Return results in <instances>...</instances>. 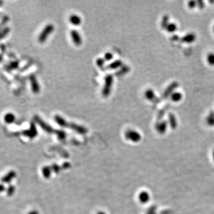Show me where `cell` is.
<instances>
[{
    "mask_svg": "<svg viewBox=\"0 0 214 214\" xmlns=\"http://www.w3.org/2000/svg\"><path fill=\"white\" fill-rule=\"evenodd\" d=\"M54 120L55 122L62 127H69L75 132H77L78 133L81 134L87 133V129L84 127L73 123H69L60 115H56L54 117Z\"/></svg>",
    "mask_w": 214,
    "mask_h": 214,
    "instance_id": "6da1fadb",
    "label": "cell"
},
{
    "mask_svg": "<svg viewBox=\"0 0 214 214\" xmlns=\"http://www.w3.org/2000/svg\"><path fill=\"white\" fill-rule=\"evenodd\" d=\"M113 84V76L112 75H107L104 78V84L102 90V96L104 98L109 96L111 92Z\"/></svg>",
    "mask_w": 214,
    "mask_h": 214,
    "instance_id": "7a4b0ae2",
    "label": "cell"
},
{
    "mask_svg": "<svg viewBox=\"0 0 214 214\" xmlns=\"http://www.w3.org/2000/svg\"><path fill=\"white\" fill-rule=\"evenodd\" d=\"M54 30V26L53 24H48L46 25L43 30L41 31V33L38 37V41L40 43L45 42L48 38L51 35Z\"/></svg>",
    "mask_w": 214,
    "mask_h": 214,
    "instance_id": "3957f363",
    "label": "cell"
},
{
    "mask_svg": "<svg viewBox=\"0 0 214 214\" xmlns=\"http://www.w3.org/2000/svg\"><path fill=\"white\" fill-rule=\"evenodd\" d=\"M34 120L45 132L50 133H52L53 132V128L51 127L50 125H48L47 123H45L44 120H42V118H40L39 116L35 115L34 117Z\"/></svg>",
    "mask_w": 214,
    "mask_h": 214,
    "instance_id": "277c9868",
    "label": "cell"
},
{
    "mask_svg": "<svg viewBox=\"0 0 214 214\" xmlns=\"http://www.w3.org/2000/svg\"><path fill=\"white\" fill-rule=\"evenodd\" d=\"M126 138L127 140H131L135 143L139 142L141 140V135L139 132L136 130H127L125 134Z\"/></svg>",
    "mask_w": 214,
    "mask_h": 214,
    "instance_id": "5b68a950",
    "label": "cell"
},
{
    "mask_svg": "<svg viewBox=\"0 0 214 214\" xmlns=\"http://www.w3.org/2000/svg\"><path fill=\"white\" fill-rule=\"evenodd\" d=\"M22 134L30 139L35 138L38 135V131L35 126V124L33 123H32L30 124L29 129L26 130H24L22 132Z\"/></svg>",
    "mask_w": 214,
    "mask_h": 214,
    "instance_id": "8992f818",
    "label": "cell"
},
{
    "mask_svg": "<svg viewBox=\"0 0 214 214\" xmlns=\"http://www.w3.org/2000/svg\"><path fill=\"white\" fill-rule=\"evenodd\" d=\"M29 80L30 81V85H31V88L32 90L34 93H38L40 92V85L39 84V82L37 80L36 76L33 75H32L29 77Z\"/></svg>",
    "mask_w": 214,
    "mask_h": 214,
    "instance_id": "52a82bcc",
    "label": "cell"
},
{
    "mask_svg": "<svg viewBox=\"0 0 214 214\" xmlns=\"http://www.w3.org/2000/svg\"><path fill=\"white\" fill-rule=\"evenodd\" d=\"M145 96L148 101L154 102V103H158L160 102V99L156 96V95L154 91L151 89H147L145 92Z\"/></svg>",
    "mask_w": 214,
    "mask_h": 214,
    "instance_id": "ba28073f",
    "label": "cell"
},
{
    "mask_svg": "<svg viewBox=\"0 0 214 214\" xmlns=\"http://www.w3.org/2000/svg\"><path fill=\"white\" fill-rule=\"evenodd\" d=\"M70 36L74 44L76 46H80L82 44V38L79 32L76 30L70 31Z\"/></svg>",
    "mask_w": 214,
    "mask_h": 214,
    "instance_id": "9c48e42d",
    "label": "cell"
},
{
    "mask_svg": "<svg viewBox=\"0 0 214 214\" xmlns=\"http://www.w3.org/2000/svg\"><path fill=\"white\" fill-rule=\"evenodd\" d=\"M179 86V84L177 81H174L172 83H171L165 89L163 93V97L166 98H168V96H170L174 92V90H176Z\"/></svg>",
    "mask_w": 214,
    "mask_h": 214,
    "instance_id": "30bf717a",
    "label": "cell"
},
{
    "mask_svg": "<svg viewBox=\"0 0 214 214\" xmlns=\"http://www.w3.org/2000/svg\"><path fill=\"white\" fill-rule=\"evenodd\" d=\"M16 176V173L14 171H10L7 174H6L4 176H3L1 179V181L2 183L5 184H9L14 179Z\"/></svg>",
    "mask_w": 214,
    "mask_h": 214,
    "instance_id": "8fae6325",
    "label": "cell"
},
{
    "mask_svg": "<svg viewBox=\"0 0 214 214\" xmlns=\"http://www.w3.org/2000/svg\"><path fill=\"white\" fill-rule=\"evenodd\" d=\"M167 127L168 122L165 120H162L160 122H158L155 125V129L160 134L165 133L167 130Z\"/></svg>",
    "mask_w": 214,
    "mask_h": 214,
    "instance_id": "7c38bea8",
    "label": "cell"
},
{
    "mask_svg": "<svg viewBox=\"0 0 214 214\" xmlns=\"http://www.w3.org/2000/svg\"><path fill=\"white\" fill-rule=\"evenodd\" d=\"M196 39V35L194 33H189L182 38V41L187 44H190L194 42Z\"/></svg>",
    "mask_w": 214,
    "mask_h": 214,
    "instance_id": "4fadbf2b",
    "label": "cell"
},
{
    "mask_svg": "<svg viewBox=\"0 0 214 214\" xmlns=\"http://www.w3.org/2000/svg\"><path fill=\"white\" fill-rule=\"evenodd\" d=\"M168 123L172 129L174 130L177 127L178 123H177V118L174 115V114H173V113L168 114Z\"/></svg>",
    "mask_w": 214,
    "mask_h": 214,
    "instance_id": "5bb4252c",
    "label": "cell"
},
{
    "mask_svg": "<svg viewBox=\"0 0 214 214\" xmlns=\"http://www.w3.org/2000/svg\"><path fill=\"white\" fill-rule=\"evenodd\" d=\"M69 22L72 25L78 26L81 24V19L79 16L73 14L69 17Z\"/></svg>",
    "mask_w": 214,
    "mask_h": 214,
    "instance_id": "9a60e30c",
    "label": "cell"
},
{
    "mask_svg": "<svg viewBox=\"0 0 214 214\" xmlns=\"http://www.w3.org/2000/svg\"><path fill=\"white\" fill-rule=\"evenodd\" d=\"M139 200L142 203H146L149 201L150 199V195L148 192L147 191H142L139 196Z\"/></svg>",
    "mask_w": 214,
    "mask_h": 214,
    "instance_id": "2e32d148",
    "label": "cell"
},
{
    "mask_svg": "<svg viewBox=\"0 0 214 214\" xmlns=\"http://www.w3.org/2000/svg\"><path fill=\"white\" fill-rule=\"evenodd\" d=\"M122 65H123L122 61L120 60H117L112 62L111 63H110L109 65H108L106 69H109V70H114V69H117L118 68L121 67Z\"/></svg>",
    "mask_w": 214,
    "mask_h": 214,
    "instance_id": "e0dca14e",
    "label": "cell"
},
{
    "mask_svg": "<svg viewBox=\"0 0 214 214\" xmlns=\"http://www.w3.org/2000/svg\"><path fill=\"white\" fill-rule=\"evenodd\" d=\"M171 99L174 102H179L183 98V94L179 92H174L170 96Z\"/></svg>",
    "mask_w": 214,
    "mask_h": 214,
    "instance_id": "ac0fdd59",
    "label": "cell"
},
{
    "mask_svg": "<svg viewBox=\"0 0 214 214\" xmlns=\"http://www.w3.org/2000/svg\"><path fill=\"white\" fill-rule=\"evenodd\" d=\"M4 120L7 124H11L16 120V117L12 113H7L4 115Z\"/></svg>",
    "mask_w": 214,
    "mask_h": 214,
    "instance_id": "d6986e66",
    "label": "cell"
},
{
    "mask_svg": "<svg viewBox=\"0 0 214 214\" xmlns=\"http://www.w3.org/2000/svg\"><path fill=\"white\" fill-rule=\"evenodd\" d=\"M165 29L169 33H174L177 30V26L174 23H169Z\"/></svg>",
    "mask_w": 214,
    "mask_h": 214,
    "instance_id": "ffe728a7",
    "label": "cell"
},
{
    "mask_svg": "<svg viewBox=\"0 0 214 214\" xmlns=\"http://www.w3.org/2000/svg\"><path fill=\"white\" fill-rule=\"evenodd\" d=\"M206 122L209 126H214V112H211L206 118Z\"/></svg>",
    "mask_w": 214,
    "mask_h": 214,
    "instance_id": "44dd1931",
    "label": "cell"
},
{
    "mask_svg": "<svg viewBox=\"0 0 214 214\" xmlns=\"http://www.w3.org/2000/svg\"><path fill=\"white\" fill-rule=\"evenodd\" d=\"M130 70V67L127 66H124L121 67V69L117 73V75H123L128 73Z\"/></svg>",
    "mask_w": 214,
    "mask_h": 214,
    "instance_id": "7402d4cb",
    "label": "cell"
},
{
    "mask_svg": "<svg viewBox=\"0 0 214 214\" xmlns=\"http://www.w3.org/2000/svg\"><path fill=\"white\" fill-rule=\"evenodd\" d=\"M15 190H16V188L14 186H13L11 185H9L8 187H7L6 189V193H7V196L9 197L12 196L15 192Z\"/></svg>",
    "mask_w": 214,
    "mask_h": 214,
    "instance_id": "603a6c76",
    "label": "cell"
},
{
    "mask_svg": "<svg viewBox=\"0 0 214 214\" xmlns=\"http://www.w3.org/2000/svg\"><path fill=\"white\" fill-rule=\"evenodd\" d=\"M169 23V16L168 15H165L163 17L161 22V27L162 29H165Z\"/></svg>",
    "mask_w": 214,
    "mask_h": 214,
    "instance_id": "cb8c5ba5",
    "label": "cell"
},
{
    "mask_svg": "<svg viewBox=\"0 0 214 214\" xmlns=\"http://www.w3.org/2000/svg\"><path fill=\"white\" fill-rule=\"evenodd\" d=\"M206 60L208 63L212 66H214V53H209L207 55V58H206Z\"/></svg>",
    "mask_w": 214,
    "mask_h": 214,
    "instance_id": "d4e9b609",
    "label": "cell"
},
{
    "mask_svg": "<svg viewBox=\"0 0 214 214\" xmlns=\"http://www.w3.org/2000/svg\"><path fill=\"white\" fill-rule=\"evenodd\" d=\"M10 30V29L7 27H5L2 30H1L0 31V39H2L4 37H5L8 35V33H9Z\"/></svg>",
    "mask_w": 214,
    "mask_h": 214,
    "instance_id": "484cf974",
    "label": "cell"
},
{
    "mask_svg": "<svg viewBox=\"0 0 214 214\" xmlns=\"http://www.w3.org/2000/svg\"><path fill=\"white\" fill-rule=\"evenodd\" d=\"M42 174L44 175V176L48 179L50 177V175H51V172H50V170L49 168L48 167H44L42 168Z\"/></svg>",
    "mask_w": 214,
    "mask_h": 214,
    "instance_id": "4316f807",
    "label": "cell"
},
{
    "mask_svg": "<svg viewBox=\"0 0 214 214\" xmlns=\"http://www.w3.org/2000/svg\"><path fill=\"white\" fill-rule=\"evenodd\" d=\"M105 60H104V58H99L97 59L96 60V64L97 66L102 69L103 67H104V65H105Z\"/></svg>",
    "mask_w": 214,
    "mask_h": 214,
    "instance_id": "83f0119b",
    "label": "cell"
},
{
    "mask_svg": "<svg viewBox=\"0 0 214 214\" xmlns=\"http://www.w3.org/2000/svg\"><path fill=\"white\" fill-rule=\"evenodd\" d=\"M188 6L191 9L194 8V7H196L197 6V1H189L188 2Z\"/></svg>",
    "mask_w": 214,
    "mask_h": 214,
    "instance_id": "f1b7e54d",
    "label": "cell"
},
{
    "mask_svg": "<svg viewBox=\"0 0 214 214\" xmlns=\"http://www.w3.org/2000/svg\"><path fill=\"white\" fill-rule=\"evenodd\" d=\"M113 58V55L111 53H107L104 55V60L105 61H110Z\"/></svg>",
    "mask_w": 214,
    "mask_h": 214,
    "instance_id": "f546056e",
    "label": "cell"
},
{
    "mask_svg": "<svg viewBox=\"0 0 214 214\" xmlns=\"http://www.w3.org/2000/svg\"><path fill=\"white\" fill-rule=\"evenodd\" d=\"M19 63L18 62H13L9 65L10 69H16L18 67Z\"/></svg>",
    "mask_w": 214,
    "mask_h": 214,
    "instance_id": "4dcf8cb0",
    "label": "cell"
},
{
    "mask_svg": "<svg viewBox=\"0 0 214 214\" xmlns=\"http://www.w3.org/2000/svg\"><path fill=\"white\" fill-rule=\"evenodd\" d=\"M197 6L200 8V9H202L205 7V4H204V2L203 1H197Z\"/></svg>",
    "mask_w": 214,
    "mask_h": 214,
    "instance_id": "1f68e13d",
    "label": "cell"
},
{
    "mask_svg": "<svg viewBox=\"0 0 214 214\" xmlns=\"http://www.w3.org/2000/svg\"><path fill=\"white\" fill-rule=\"evenodd\" d=\"M8 18L7 17H4V18L2 19V22H1V24H0V29H1L2 27L3 26L8 22Z\"/></svg>",
    "mask_w": 214,
    "mask_h": 214,
    "instance_id": "d6a6232c",
    "label": "cell"
},
{
    "mask_svg": "<svg viewBox=\"0 0 214 214\" xmlns=\"http://www.w3.org/2000/svg\"><path fill=\"white\" fill-rule=\"evenodd\" d=\"M164 114H165V112H164V110L162 109L160 111V112H159V114H158V120H160V118H162L164 116Z\"/></svg>",
    "mask_w": 214,
    "mask_h": 214,
    "instance_id": "836d02e7",
    "label": "cell"
},
{
    "mask_svg": "<svg viewBox=\"0 0 214 214\" xmlns=\"http://www.w3.org/2000/svg\"><path fill=\"white\" fill-rule=\"evenodd\" d=\"M5 190V187L3 183H0V193H2Z\"/></svg>",
    "mask_w": 214,
    "mask_h": 214,
    "instance_id": "e575fe53",
    "label": "cell"
},
{
    "mask_svg": "<svg viewBox=\"0 0 214 214\" xmlns=\"http://www.w3.org/2000/svg\"><path fill=\"white\" fill-rule=\"evenodd\" d=\"M27 214H39V213L36 211H32Z\"/></svg>",
    "mask_w": 214,
    "mask_h": 214,
    "instance_id": "d590c367",
    "label": "cell"
},
{
    "mask_svg": "<svg viewBox=\"0 0 214 214\" xmlns=\"http://www.w3.org/2000/svg\"><path fill=\"white\" fill-rule=\"evenodd\" d=\"M2 58H3V57H2V55H0V63H1V61L2 60Z\"/></svg>",
    "mask_w": 214,
    "mask_h": 214,
    "instance_id": "8d00e7d4",
    "label": "cell"
},
{
    "mask_svg": "<svg viewBox=\"0 0 214 214\" xmlns=\"http://www.w3.org/2000/svg\"><path fill=\"white\" fill-rule=\"evenodd\" d=\"M98 214H106L105 213H104V212H98Z\"/></svg>",
    "mask_w": 214,
    "mask_h": 214,
    "instance_id": "74e56055",
    "label": "cell"
},
{
    "mask_svg": "<svg viewBox=\"0 0 214 214\" xmlns=\"http://www.w3.org/2000/svg\"><path fill=\"white\" fill-rule=\"evenodd\" d=\"M212 158H213V160H214V150L213 151V152H212Z\"/></svg>",
    "mask_w": 214,
    "mask_h": 214,
    "instance_id": "f35d334b",
    "label": "cell"
},
{
    "mask_svg": "<svg viewBox=\"0 0 214 214\" xmlns=\"http://www.w3.org/2000/svg\"><path fill=\"white\" fill-rule=\"evenodd\" d=\"M213 31H214V27H213Z\"/></svg>",
    "mask_w": 214,
    "mask_h": 214,
    "instance_id": "ab89813d",
    "label": "cell"
}]
</instances>
